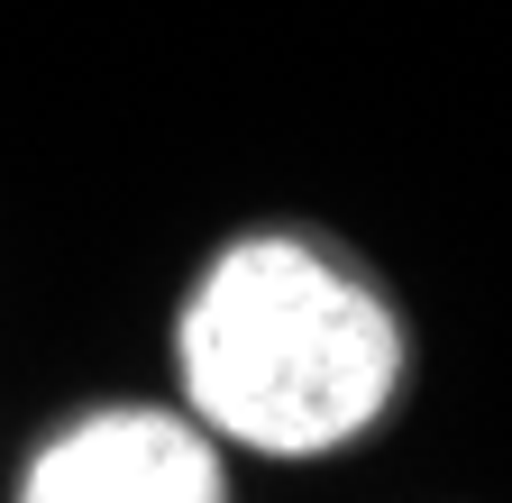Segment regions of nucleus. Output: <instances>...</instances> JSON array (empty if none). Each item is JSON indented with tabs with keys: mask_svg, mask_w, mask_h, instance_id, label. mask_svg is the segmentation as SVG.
Wrapping results in <instances>:
<instances>
[{
	"mask_svg": "<svg viewBox=\"0 0 512 503\" xmlns=\"http://www.w3.org/2000/svg\"><path fill=\"white\" fill-rule=\"evenodd\" d=\"M183 394L220 439L266 458L348 449L394 403L403 330L302 238H238L183 302Z\"/></svg>",
	"mask_w": 512,
	"mask_h": 503,
	"instance_id": "obj_1",
	"label": "nucleus"
},
{
	"mask_svg": "<svg viewBox=\"0 0 512 503\" xmlns=\"http://www.w3.org/2000/svg\"><path fill=\"white\" fill-rule=\"evenodd\" d=\"M19 503H229V485L192 421L128 403L55 430L19 476Z\"/></svg>",
	"mask_w": 512,
	"mask_h": 503,
	"instance_id": "obj_2",
	"label": "nucleus"
}]
</instances>
